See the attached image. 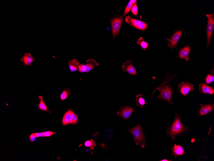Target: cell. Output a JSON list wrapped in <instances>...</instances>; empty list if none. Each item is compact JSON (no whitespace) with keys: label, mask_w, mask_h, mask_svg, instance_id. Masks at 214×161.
Listing matches in <instances>:
<instances>
[{"label":"cell","mask_w":214,"mask_h":161,"mask_svg":"<svg viewBox=\"0 0 214 161\" xmlns=\"http://www.w3.org/2000/svg\"><path fill=\"white\" fill-rule=\"evenodd\" d=\"M189 130V129L182 123L180 115H179L178 116L176 113V117L173 123L168 129L167 134L174 140L177 137L183 135Z\"/></svg>","instance_id":"1"},{"label":"cell","mask_w":214,"mask_h":161,"mask_svg":"<svg viewBox=\"0 0 214 161\" xmlns=\"http://www.w3.org/2000/svg\"><path fill=\"white\" fill-rule=\"evenodd\" d=\"M129 132L133 137V140L137 145H140L142 148L146 145L145 135L144 134L141 126L139 125L133 128H130Z\"/></svg>","instance_id":"2"},{"label":"cell","mask_w":214,"mask_h":161,"mask_svg":"<svg viewBox=\"0 0 214 161\" xmlns=\"http://www.w3.org/2000/svg\"><path fill=\"white\" fill-rule=\"evenodd\" d=\"M159 91V95L157 96L158 99L164 100L170 104H173L172 100V88L171 85L164 87H160L157 88Z\"/></svg>","instance_id":"3"},{"label":"cell","mask_w":214,"mask_h":161,"mask_svg":"<svg viewBox=\"0 0 214 161\" xmlns=\"http://www.w3.org/2000/svg\"><path fill=\"white\" fill-rule=\"evenodd\" d=\"M124 19L123 16L118 15L110 19L113 38H115L118 35Z\"/></svg>","instance_id":"4"},{"label":"cell","mask_w":214,"mask_h":161,"mask_svg":"<svg viewBox=\"0 0 214 161\" xmlns=\"http://www.w3.org/2000/svg\"><path fill=\"white\" fill-rule=\"evenodd\" d=\"M125 21L131 26L137 29L144 31L148 27V24L140 20L132 18L130 15L126 17Z\"/></svg>","instance_id":"5"},{"label":"cell","mask_w":214,"mask_h":161,"mask_svg":"<svg viewBox=\"0 0 214 161\" xmlns=\"http://www.w3.org/2000/svg\"><path fill=\"white\" fill-rule=\"evenodd\" d=\"M183 31V29L178 28L174 31L171 36L167 39L169 48L173 49L176 47Z\"/></svg>","instance_id":"6"},{"label":"cell","mask_w":214,"mask_h":161,"mask_svg":"<svg viewBox=\"0 0 214 161\" xmlns=\"http://www.w3.org/2000/svg\"><path fill=\"white\" fill-rule=\"evenodd\" d=\"M208 19L207 25V45L209 46L211 41V38L214 29V16L213 14H207Z\"/></svg>","instance_id":"7"},{"label":"cell","mask_w":214,"mask_h":161,"mask_svg":"<svg viewBox=\"0 0 214 161\" xmlns=\"http://www.w3.org/2000/svg\"><path fill=\"white\" fill-rule=\"evenodd\" d=\"M178 87L179 92L184 96H186L190 91H193L194 89L193 84L188 82L181 83Z\"/></svg>","instance_id":"8"},{"label":"cell","mask_w":214,"mask_h":161,"mask_svg":"<svg viewBox=\"0 0 214 161\" xmlns=\"http://www.w3.org/2000/svg\"><path fill=\"white\" fill-rule=\"evenodd\" d=\"M134 109L131 106H124L121 107L119 111L118 112V115L125 120H127L131 116Z\"/></svg>","instance_id":"9"},{"label":"cell","mask_w":214,"mask_h":161,"mask_svg":"<svg viewBox=\"0 0 214 161\" xmlns=\"http://www.w3.org/2000/svg\"><path fill=\"white\" fill-rule=\"evenodd\" d=\"M89 62L84 65L81 64L79 66L78 70L82 73L88 72L96 66L99 65V64L94 60H90Z\"/></svg>","instance_id":"10"},{"label":"cell","mask_w":214,"mask_h":161,"mask_svg":"<svg viewBox=\"0 0 214 161\" xmlns=\"http://www.w3.org/2000/svg\"><path fill=\"white\" fill-rule=\"evenodd\" d=\"M191 51V47L188 44L182 47L178 52V57L181 59H184L188 61L189 59V54Z\"/></svg>","instance_id":"11"},{"label":"cell","mask_w":214,"mask_h":161,"mask_svg":"<svg viewBox=\"0 0 214 161\" xmlns=\"http://www.w3.org/2000/svg\"><path fill=\"white\" fill-rule=\"evenodd\" d=\"M122 67L124 72H127L130 75H137L136 69L133 66V63L131 61H128L124 62Z\"/></svg>","instance_id":"12"},{"label":"cell","mask_w":214,"mask_h":161,"mask_svg":"<svg viewBox=\"0 0 214 161\" xmlns=\"http://www.w3.org/2000/svg\"><path fill=\"white\" fill-rule=\"evenodd\" d=\"M214 109L213 104H209L203 105L201 104L199 110V114L201 117L207 115L211 112Z\"/></svg>","instance_id":"13"},{"label":"cell","mask_w":214,"mask_h":161,"mask_svg":"<svg viewBox=\"0 0 214 161\" xmlns=\"http://www.w3.org/2000/svg\"><path fill=\"white\" fill-rule=\"evenodd\" d=\"M199 91L202 94H208L212 95L214 93L213 88L207 84L202 83L199 85Z\"/></svg>","instance_id":"14"},{"label":"cell","mask_w":214,"mask_h":161,"mask_svg":"<svg viewBox=\"0 0 214 161\" xmlns=\"http://www.w3.org/2000/svg\"><path fill=\"white\" fill-rule=\"evenodd\" d=\"M34 59L32 55L30 53H25L22 57L20 59L21 61L25 64V66H30L31 64L34 61Z\"/></svg>","instance_id":"15"},{"label":"cell","mask_w":214,"mask_h":161,"mask_svg":"<svg viewBox=\"0 0 214 161\" xmlns=\"http://www.w3.org/2000/svg\"><path fill=\"white\" fill-rule=\"evenodd\" d=\"M172 155L175 157L180 155H182L184 154V150L182 146L179 145H174L172 148Z\"/></svg>","instance_id":"16"},{"label":"cell","mask_w":214,"mask_h":161,"mask_svg":"<svg viewBox=\"0 0 214 161\" xmlns=\"http://www.w3.org/2000/svg\"><path fill=\"white\" fill-rule=\"evenodd\" d=\"M136 101L137 105L141 108H144L146 104L145 101L143 98V96L141 94L137 95L136 96Z\"/></svg>","instance_id":"17"},{"label":"cell","mask_w":214,"mask_h":161,"mask_svg":"<svg viewBox=\"0 0 214 161\" xmlns=\"http://www.w3.org/2000/svg\"><path fill=\"white\" fill-rule=\"evenodd\" d=\"M68 65L71 72H74L78 70L79 67L80 65L78 61L74 59L69 62Z\"/></svg>","instance_id":"18"},{"label":"cell","mask_w":214,"mask_h":161,"mask_svg":"<svg viewBox=\"0 0 214 161\" xmlns=\"http://www.w3.org/2000/svg\"><path fill=\"white\" fill-rule=\"evenodd\" d=\"M73 112V111L71 110H69L66 112L64 117H63L62 120V122L63 125H66L68 124L71 116Z\"/></svg>","instance_id":"19"},{"label":"cell","mask_w":214,"mask_h":161,"mask_svg":"<svg viewBox=\"0 0 214 161\" xmlns=\"http://www.w3.org/2000/svg\"><path fill=\"white\" fill-rule=\"evenodd\" d=\"M137 44L140 45L142 50L145 51L148 48L149 45L147 42H145L143 38L140 37L137 42Z\"/></svg>","instance_id":"20"},{"label":"cell","mask_w":214,"mask_h":161,"mask_svg":"<svg viewBox=\"0 0 214 161\" xmlns=\"http://www.w3.org/2000/svg\"><path fill=\"white\" fill-rule=\"evenodd\" d=\"M137 0H131L127 6L123 13V17L127 15L133 5L136 3Z\"/></svg>","instance_id":"21"},{"label":"cell","mask_w":214,"mask_h":161,"mask_svg":"<svg viewBox=\"0 0 214 161\" xmlns=\"http://www.w3.org/2000/svg\"><path fill=\"white\" fill-rule=\"evenodd\" d=\"M38 98L40 100V102L38 105V108L39 110L46 111L47 110V108L45 104L43 101V98L41 95H39Z\"/></svg>","instance_id":"22"},{"label":"cell","mask_w":214,"mask_h":161,"mask_svg":"<svg viewBox=\"0 0 214 161\" xmlns=\"http://www.w3.org/2000/svg\"><path fill=\"white\" fill-rule=\"evenodd\" d=\"M214 81V68L210 74H208L205 78V82L207 84H210Z\"/></svg>","instance_id":"23"},{"label":"cell","mask_w":214,"mask_h":161,"mask_svg":"<svg viewBox=\"0 0 214 161\" xmlns=\"http://www.w3.org/2000/svg\"><path fill=\"white\" fill-rule=\"evenodd\" d=\"M84 144L85 146L89 147L91 150H93L97 146L96 142L93 139L86 141Z\"/></svg>","instance_id":"24"},{"label":"cell","mask_w":214,"mask_h":161,"mask_svg":"<svg viewBox=\"0 0 214 161\" xmlns=\"http://www.w3.org/2000/svg\"><path fill=\"white\" fill-rule=\"evenodd\" d=\"M78 116L74 112L71 115L68 124H76L78 121Z\"/></svg>","instance_id":"25"},{"label":"cell","mask_w":214,"mask_h":161,"mask_svg":"<svg viewBox=\"0 0 214 161\" xmlns=\"http://www.w3.org/2000/svg\"><path fill=\"white\" fill-rule=\"evenodd\" d=\"M132 13L134 15L138 16V9L136 3L135 4L131 10Z\"/></svg>","instance_id":"26"},{"label":"cell","mask_w":214,"mask_h":161,"mask_svg":"<svg viewBox=\"0 0 214 161\" xmlns=\"http://www.w3.org/2000/svg\"><path fill=\"white\" fill-rule=\"evenodd\" d=\"M41 137H43V132L32 133L30 136V138H35Z\"/></svg>","instance_id":"27"},{"label":"cell","mask_w":214,"mask_h":161,"mask_svg":"<svg viewBox=\"0 0 214 161\" xmlns=\"http://www.w3.org/2000/svg\"><path fill=\"white\" fill-rule=\"evenodd\" d=\"M69 93L67 91H63L60 95V98L62 100H66L67 97Z\"/></svg>","instance_id":"28"},{"label":"cell","mask_w":214,"mask_h":161,"mask_svg":"<svg viewBox=\"0 0 214 161\" xmlns=\"http://www.w3.org/2000/svg\"><path fill=\"white\" fill-rule=\"evenodd\" d=\"M55 133L51 131L43 132V137H50L53 135Z\"/></svg>","instance_id":"29"},{"label":"cell","mask_w":214,"mask_h":161,"mask_svg":"<svg viewBox=\"0 0 214 161\" xmlns=\"http://www.w3.org/2000/svg\"><path fill=\"white\" fill-rule=\"evenodd\" d=\"M30 141L31 142H34L35 141V138H30Z\"/></svg>","instance_id":"30"},{"label":"cell","mask_w":214,"mask_h":161,"mask_svg":"<svg viewBox=\"0 0 214 161\" xmlns=\"http://www.w3.org/2000/svg\"><path fill=\"white\" fill-rule=\"evenodd\" d=\"M160 161H171V160H168L166 159H164L161 160Z\"/></svg>","instance_id":"31"}]
</instances>
